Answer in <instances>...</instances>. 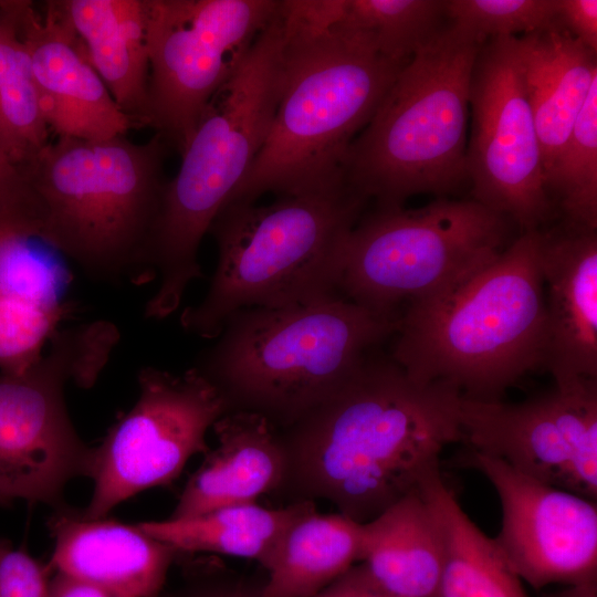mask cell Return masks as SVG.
<instances>
[{
  "label": "cell",
  "instance_id": "277c9868",
  "mask_svg": "<svg viewBox=\"0 0 597 597\" xmlns=\"http://www.w3.org/2000/svg\"><path fill=\"white\" fill-rule=\"evenodd\" d=\"M367 202L345 184L265 206L227 203L209 229L218 247L214 273L202 301L181 313V327L217 338L241 310L341 295L346 243Z\"/></svg>",
  "mask_w": 597,
  "mask_h": 597
},
{
  "label": "cell",
  "instance_id": "ba28073f",
  "mask_svg": "<svg viewBox=\"0 0 597 597\" xmlns=\"http://www.w3.org/2000/svg\"><path fill=\"white\" fill-rule=\"evenodd\" d=\"M284 29L279 9L238 71L216 92L166 181L147 245L159 285L184 292L203 276L202 238L250 171L263 147L284 78Z\"/></svg>",
  "mask_w": 597,
  "mask_h": 597
},
{
  "label": "cell",
  "instance_id": "e575fe53",
  "mask_svg": "<svg viewBox=\"0 0 597 597\" xmlns=\"http://www.w3.org/2000/svg\"><path fill=\"white\" fill-rule=\"evenodd\" d=\"M313 597H394L376 587L364 574L360 565L352 566Z\"/></svg>",
  "mask_w": 597,
  "mask_h": 597
},
{
  "label": "cell",
  "instance_id": "5b68a950",
  "mask_svg": "<svg viewBox=\"0 0 597 597\" xmlns=\"http://www.w3.org/2000/svg\"><path fill=\"white\" fill-rule=\"evenodd\" d=\"M398 320L343 295L245 308L228 320L197 368L230 410L256 412L286 430L342 388L370 350L396 333Z\"/></svg>",
  "mask_w": 597,
  "mask_h": 597
},
{
  "label": "cell",
  "instance_id": "2e32d148",
  "mask_svg": "<svg viewBox=\"0 0 597 597\" xmlns=\"http://www.w3.org/2000/svg\"><path fill=\"white\" fill-rule=\"evenodd\" d=\"M28 51L44 119L57 137L103 140L134 126L93 67L59 1L40 15L29 1H4Z\"/></svg>",
  "mask_w": 597,
  "mask_h": 597
},
{
  "label": "cell",
  "instance_id": "4dcf8cb0",
  "mask_svg": "<svg viewBox=\"0 0 597 597\" xmlns=\"http://www.w3.org/2000/svg\"><path fill=\"white\" fill-rule=\"evenodd\" d=\"M449 22L485 42L531 34L557 23V0H446Z\"/></svg>",
  "mask_w": 597,
  "mask_h": 597
},
{
  "label": "cell",
  "instance_id": "7c38bea8",
  "mask_svg": "<svg viewBox=\"0 0 597 597\" xmlns=\"http://www.w3.org/2000/svg\"><path fill=\"white\" fill-rule=\"evenodd\" d=\"M137 381V401L93 448L86 517L107 516L145 490L170 485L191 457L208 452V430L230 410L197 367L174 374L147 366Z\"/></svg>",
  "mask_w": 597,
  "mask_h": 597
},
{
  "label": "cell",
  "instance_id": "d6a6232c",
  "mask_svg": "<svg viewBox=\"0 0 597 597\" xmlns=\"http://www.w3.org/2000/svg\"><path fill=\"white\" fill-rule=\"evenodd\" d=\"M0 224L22 226L40 235L36 197L23 168L0 153Z\"/></svg>",
  "mask_w": 597,
  "mask_h": 597
},
{
  "label": "cell",
  "instance_id": "f546056e",
  "mask_svg": "<svg viewBox=\"0 0 597 597\" xmlns=\"http://www.w3.org/2000/svg\"><path fill=\"white\" fill-rule=\"evenodd\" d=\"M67 313L62 304H41L0 292V373L19 375L34 366Z\"/></svg>",
  "mask_w": 597,
  "mask_h": 597
},
{
  "label": "cell",
  "instance_id": "ffe728a7",
  "mask_svg": "<svg viewBox=\"0 0 597 597\" xmlns=\"http://www.w3.org/2000/svg\"><path fill=\"white\" fill-rule=\"evenodd\" d=\"M516 49L545 174L566 143L597 81V53L558 23L516 36Z\"/></svg>",
  "mask_w": 597,
  "mask_h": 597
},
{
  "label": "cell",
  "instance_id": "9a60e30c",
  "mask_svg": "<svg viewBox=\"0 0 597 597\" xmlns=\"http://www.w3.org/2000/svg\"><path fill=\"white\" fill-rule=\"evenodd\" d=\"M465 461L490 481L499 495L502 522L493 541L521 580L542 589L552 584L597 579L595 501L473 450H469Z\"/></svg>",
  "mask_w": 597,
  "mask_h": 597
},
{
  "label": "cell",
  "instance_id": "7a4b0ae2",
  "mask_svg": "<svg viewBox=\"0 0 597 597\" xmlns=\"http://www.w3.org/2000/svg\"><path fill=\"white\" fill-rule=\"evenodd\" d=\"M280 13L285 44L279 105L263 147L227 203L345 185L349 145L408 62L383 55L369 34L342 17L333 25L315 24L281 1Z\"/></svg>",
  "mask_w": 597,
  "mask_h": 597
},
{
  "label": "cell",
  "instance_id": "f35d334b",
  "mask_svg": "<svg viewBox=\"0 0 597 597\" xmlns=\"http://www.w3.org/2000/svg\"><path fill=\"white\" fill-rule=\"evenodd\" d=\"M13 501L14 500L12 496L2 486H0V505H8Z\"/></svg>",
  "mask_w": 597,
  "mask_h": 597
},
{
  "label": "cell",
  "instance_id": "8fae6325",
  "mask_svg": "<svg viewBox=\"0 0 597 597\" xmlns=\"http://www.w3.org/2000/svg\"><path fill=\"white\" fill-rule=\"evenodd\" d=\"M280 0H146L144 126L180 155L216 92L238 71Z\"/></svg>",
  "mask_w": 597,
  "mask_h": 597
},
{
  "label": "cell",
  "instance_id": "1f68e13d",
  "mask_svg": "<svg viewBox=\"0 0 597 597\" xmlns=\"http://www.w3.org/2000/svg\"><path fill=\"white\" fill-rule=\"evenodd\" d=\"M51 572L48 564L0 536V597H50Z\"/></svg>",
  "mask_w": 597,
  "mask_h": 597
},
{
  "label": "cell",
  "instance_id": "484cf974",
  "mask_svg": "<svg viewBox=\"0 0 597 597\" xmlns=\"http://www.w3.org/2000/svg\"><path fill=\"white\" fill-rule=\"evenodd\" d=\"M50 132L28 51L4 1H1L0 153L24 168L50 143Z\"/></svg>",
  "mask_w": 597,
  "mask_h": 597
},
{
  "label": "cell",
  "instance_id": "8992f818",
  "mask_svg": "<svg viewBox=\"0 0 597 597\" xmlns=\"http://www.w3.org/2000/svg\"><path fill=\"white\" fill-rule=\"evenodd\" d=\"M168 147L126 135L57 137L23 168L36 197L40 238L92 276L150 280L145 256L166 185Z\"/></svg>",
  "mask_w": 597,
  "mask_h": 597
},
{
  "label": "cell",
  "instance_id": "d4e9b609",
  "mask_svg": "<svg viewBox=\"0 0 597 597\" xmlns=\"http://www.w3.org/2000/svg\"><path fill=\"white\" fill-rule=\"evenodd\" d=\"M315 507L312 500H297L279 509L251 503L224 506L190 517H168L138 524L179 554L217 553L255 559L264 567L286 530Z\"/></svg>",
  "mask_w": 597,
  "mask_h": 597
},
{
  "label": "cell",
  "instance_id": "ac0fdd59",
  "mask_svg": "<svg viewBox=\"0 0 597 597\" xmlns=\"http://www.w3.org/2000/svg\"><path fill=\"white\" fill-rule=\"evenodd\" d=\"M54 509L49 519L53 572L126 597H159L176 549L138 523L86 517L64 504Z\"/></svg>",
  "mask_w": 597,
  "mask_h": 597
},
{
  "label": "cell",
  "instance_id": "f1b7e54d",
  "mask_svg": "<svg viewBox=\"0 0 597 597\" xmlns=\"http://www.w3.org/2000/svg\"><path fill=\"white\" fill-rule=\"evenodd\" d=\"M27 227L0 226V292L41 304H61L66 285L56 253Z\"/></svg>",
  "mask_w": 597,
  "mask_h": 597
},
{
  "label": "cell",
  "instance_id": "6da1fadb",
  "mask_svg": "<svg viewBox=\"0 0 597 597\" xmlns=\"http://www.w3.org/2000/svg\"><path fill=\"white\" fill-rule=\"evenodd\" d=\"M461 394L412 381L390 358L365 360L332 397L282 433L297 500L323 499L366 523L419 490L440 454L462 442Z\"/></svg>",
  "mask_w": 597,
  "mask_h": 597
},
{
  "label": "cell",
  "instance_id": "5bb4252c",
  "mask_svg": "<svg viewBox=\"0 0 597 597\" xmlns=\"http://www.w3.org/2000/svg\"><path fill=\"white\" fill-rule=\"evenodd\" d=\"M458 413L469 450L596 502L597 380L516 404L461 396Z\"/></svg>",
  "mask_w": 597,
  "mask_h": 597
},
{
  "label": "cell",
  "instance_id": "30bf717a",
  "mask_svg": "<svg viewBox=\"0 0 597 597\" xmlns=\"http://www.w3.org/2000/svg\"><path fill=\"white\" fill-rule=\"evenodd\" d=\"M118 338L105 321L56 331L25 373H0V486L14 501L56 507L70 481L90 475L93 448L72 423L64 388L92 387Z\"/></svg>",
  "mask_w": 597,
  "mask_h": 597
},
{
  "label": "cell",
  "instance_id": "d6986e66",
  "mask_svg": "<svg viewBox=\"0 0 597 597\" xmlns=\"http://www.w3.org/2000/svg\"><path fill=\"white\" fill-rule=\"evenodd\" d=\"M217 446L189 476L169 517L200 515L220 507L256 503L285 485L286 447L265 417L230 410L212 426Z\"/></svg>",
  "mask_w": 597,
  "mask_h": 597
},
{
  "label": "cell",
  "instance_id": "d590c367",
  "mask_svg": "<svg viewBox=\"0 0 597 597\" xmlns=\"http://www.w3.org/2000/svg\"><path fill=\"white\" fill-rule=\"evenodd\" d=\"M50 597H126L114 591L55 573L51 579Z\"/></svg>",
  "mask_w": 597,
  "mask_h": 597
},
{
  "label": "cell",
  "instance_id": "e0dca14e",
  "mask_svg": "<svg viewBox=\"0 0 597 597\" xmlns=\"http://www.w3.org/2000/svg\"><path fill=\"white\" fill-rule=\"evenodd\" d=\"M540 233L543 368L556 387L597 380V229L561 220Z\"/></svg>",
  "mask_w": 597,
  "mask_h": 597
},
{
  "label": "cell",
  "instance_id": "83f0119b",
  "mask_svg": "<svg viewBox=\"0 0 597 597\" xmlns=\"http://www.w3.org/2000/svg\"><path fill=\"white\" fill-rule=\"evenodd\" d=\"M341 20L369 34L383 55L400 63L449 24L446 0H345Z\"/></svg>",
  "mask_w": 597,
  "mask_h": 597
},
{
  "label": "cell",
  "instance_id": "4316f807",
  "mask_svg": "<svg viewBox=\"0 0 597 597\" xmlns=\"http://www.w3.org/2000/svg\"><path fill=\"white\" fill-rule=\"evenodd\" d=\"M544 186L559 220L597 229V81Z\"/></svg>",
  "mask_w": 597,
  "mask_h": 597
},
{
  "label": "cell",
  "instance_id": "cb8c5ba5",
  "mask_svg": "<svg viewBox=\"0 0 597 597\" xmlns=\"http://www.w3.org/2000/svg\"><path fill=\"white\" fill-rule=\"evenodd\" d=\"M363 523L316 507L284 533L264 568L260 597H313L359 562Z\"/></svg>",
  "mask_w": 597,
  "mask_h": 597
},
{
  "label": "cell",
  "instance_id": "8d00e7d4",
  "mask_svg": "<svg viewBox=\"0 0 597 597\" xmlns=\"http://www.w3.org/2000/svg\"><path fill=\"white\" fill-rule=\"evenodd\" d=\"M179 597H260L259 588L218 583L197 584L186 589Z\"/></svg>",
  "mask_w": 597,
  "mask_h": 597
},
{
  "label": "cell",
  "instance_id": "44dd1931",
  "mask_svg": "<svg viewBox=\"0 0 597 597\" xmlns=\"http://www.w3.org/2000/svg\"><path fill=\"white\" fill-rule=\"evenodd\" d=\"M360 567L394 597H436L443 551L434 515L419 490L363 523Z\"/></svg>",
  "mask_w": 597,
  "mask_h": 597
},
{
  "label": "cell",
  "instance_id": "4fadbf2b",
  "mask_svg": "<svg viewBox=\"0 0 597 597\" xmlns=\"http://www.w3.org/2000/svg\"><path fill=\"white\" fill-rule=\"evenodd\" d=\"M467 177L473 200L509 218L521 233L557 218L544 186L541 145L516 36L489 38L473 64Z\"/></svg>",
  "mask_w": 597,
  "mask_h": 597
},
{
  "label": "cell",
  "instance_id": "52a82bcc",
  "mask_svg": "<svg viewBox=\"0 0 597 597\" xmlns=\"http://www.w3.org/2000/svg\"><path fill=\"white\" fill-rule=\"evenodd\" d=\"M484 42L449 24L417 51L348 147L343 175L376 209L420 193L444 196L467 179L474 61Z\"/></svg>",
  "mask_w": 597,
  "mask_h": 597
},
{
  "label": "cell",
  "instance_id": "603a6c76",
  "mask_svg": "<svg viewBox=\"0 0 597 597\" xmlns=\"http://www.w3.org/2000/svg\"><path fill=\"white\" fill-rule=\"evenodd\" d=\"M419 491L434 515L442 543L443 564L436 597H528L493 538L462 510L440 467L425 475Z\"/></svg>",
  "mask_w": 597,
  "mask_h": 597
},
{
  "label": "cell",
  "instance_id": "ab89813d",
  "mask_svg": "<svg viewBox=\"0 0 597 597\" xmlns=\"http://www.w3.org/2000/svg\"><path fill=\"white\" fill-rule=\"evenodd\" d=\"M1 226V224H0Z\"/></svg>",
  "mask_w": 597,
  "mask_h": 597
},
{
  "label": "cell",
  "instance_id": "9c48e42d",
  "mask_svg": "<svg viewBox=\"0 0 597 597\" xmlns=\"http://www.w3.org/2000/svg\"><path fill=\"white\" fill-rule=\"evenodd\" d=\"M512 221L476 202L439 198L418 209H375L352 230L339 293L384 316L439 294L492 263Z\"/></svg>",
  "mask_w": 597,
  "mask_h": 597
},
{
  "label": "cell",
  "instance_id": "7402d4cb",
  "mask_svg": "<svg viewBox=\"0 0 597 597\" xmlns=\"http://www.w3.org/2000/svg\"><path fill=\"white\" fill-rule=\"evenodd\" d=\"M88 59L133 125H143L149 60L146 0L59 1Z\"/></svg>",
  "mask_w": 597,
  "mask_h": 597
},
{
  "label": "cell",
  "instance_id": "836d02e7",
  "mask_svg": "<svg viewBox=\"0 0 597 597\" xmlns=\"http://www.w3.org/2000/svg\"><path fill=\"white\" fill-rule=\"evenodd\" d=\"M557 23L597 53V0H557Z\"/></svg>",
  "mask_w": 597,
  "mask_h": 597
},
{
  "label": "cell",
  "instance_id": "3957f363",
  "mask_svg": "<svg viewBox=\"0 0 597 597\" xmlns=\"http://www.w3.org/2000/svg\"><path fill=\"white\" fill-rule=\"evenodd\" d=\"M541 230L522 232L492 263L399 314L391 359L415 383H444L496 401L543 368L545 292Z\"/></svg>",
  "mask_w": 597,
  "mask_h": 597
},
{
  "label": "cell",
  "instance_id": "74e56055",
  "mask_svg": "<svg viewBox=\"0 0 597 597\" xmlns=\"http://www.w3.org/2000/svg\"><path fill=\"white\" fill-rule=\"evenodd\" d=\"M541 597H597V579L566 585L563 589L545 593Z\"/></svg>",
  "mask_w": 597,
  "mask_h": 597
}]
</instances>
